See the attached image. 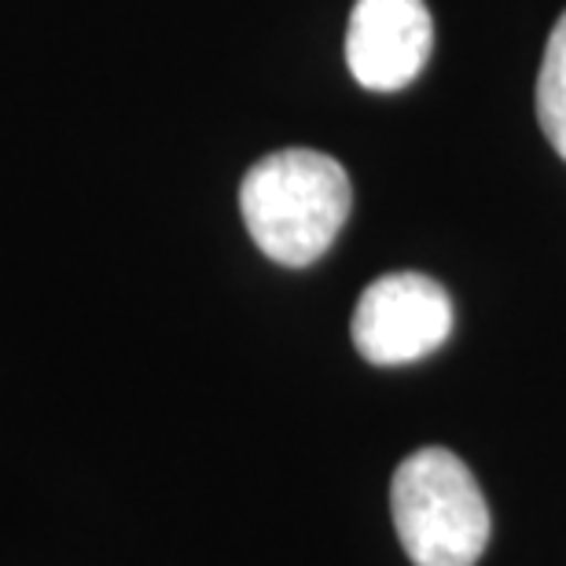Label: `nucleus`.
Here are the masks:
<instances>
[{
	"label": "nucleus",
	"instance_id": "39448f33",
	"mask_svg": "<svg viewBox=\"0 0 566 566\" xmlns=\"http://www.w3.org/2000/svg\"><path fill=\"white\" fill-rule=\"evenodd\" d=\"M537 122L566 163V11L556 19L537 74Z\"/></svg>",
	"mask_w": 566,
	"mask_h": 566
},
{
	"label": "nucleus",
	"instance_id": "7ed1b4c3",
	"mask_svg": "<svg viewBox=\"0 0 566 566\" xmlns=\"http://www.w3.org/2000/svg\"><path fill=\"white\" fill-rule=\"evenodd\" d=\"M354 346L368 365H412L452 335V298L423 273H390L368 283L354 310Z\"/></svg>",
	"mask_w": 566,
	"mask_h": 566
},
{
	"label": "nucleus",
	"instance_id": "f257e3e1",
	"mask_svg": "<svg viewBox=\"0 0 566 566\" xmlns=\"http://www.w3.org/2000/svg\"><path fill=\"white\" fill-rule=\"evenodd\" d=\"M240 210L258 251L276 265L305 269L332 251L354 210V188L338 158L313 147H283L243 177Z\"/></svg>",
	"mask_w": 566,
	"mask_h": 566
},
{
	"label": "nucleus",
	"instance_id": "f03ea898",
	"mask_svg": "<svg viewBox=\"0 0 566 566\" xmlns=\"http://www.w3.org/2000/svg\"><path fill=\"white\" fill-rule=\"evenodd\" d=\"M390 512L412 566H474L490 545V507L457 452L427 446L401 460Z\"/></svg>",
	"mask_w": 566,
	"mask_h": 566
},
{
	"label": "nucleus",
	"instance_id": "20e7f679",
	"mask_svg": "<svg viewBox=\"0 0 566 566\" xmlns=\"http://www.w3.org/2000/svg\"><path fill=\"white\" fill-rule=\"evenodd\" d=\"M434 49L423 0H357L346 30L349 74L371 93H398L420 77Z\"/></svg>",
	"mask_w": 566,
	"mask_h": 566
}]
</instances>
